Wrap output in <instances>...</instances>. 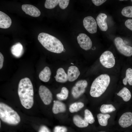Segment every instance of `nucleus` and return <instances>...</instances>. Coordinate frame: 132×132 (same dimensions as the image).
I'll use <instances>...</instances> for the list:
<instances>
[{"mask_svg":"<svg viewBox=\"0 0 132 132\" xmlns=\"http://www.w3.org/2000/svg\"><path fill=\"white\" fill-rule=\"evenodd\" d=\"M18 93L22 106L27 109L31 108L34 103V92L32 83L29 78L26 77L20 80Z\"/></svg>","mask_w":132,"mask_h":132,"instance_id":"1","label":"nucleus"},{"mask_svg":"<svg viewBox=\"0 0 132 132\" xmlns=\"http://www.w3.org/2000/svg\"><path fill=\"white\" fill-rule=\"evenodd\" d=\"M38 39L42 45L51 52L60 53L63 51L64 46L60 40L55 37L45 33H41Z\"/></svg>","mask_w":132,"mask_h":132,"instance_id":"2","label":"nucleus"},{"mask_svg":"<svg viewBox=\"0 0 132 132\" xmlns=\"http://www.w3.org/2000/svg\"><path fill=\"white\" fill-rule=\"evenodd\" d=\"M110 78L107 74H101L93 81L91 87L90 94L94 97L101 96L105 91L110 84Z\"/></svg>","mask_w":132,"mask_h":132,"instance_id":"3","label":"nucleus"},{"mask_svg":"<svg viewBox=\"0 0 132 132\" xmlns=\"http://www.w3.org/2000/svg\"><path fill=\"white\" fill-rule=\"evenodd\" d=\"M0 118L8 124L15 125L20 121V117L11 107L3 103H0Z\"/></svg>","mask_w":132,"mask_h":132,"instance_id":"4","label":"nucleus"},{"mask_svg":"<svg viewBox=\"0 0 132 132\" xmlns=\"http://www.w3.org/2000/svg\"><path fill=\"white\" fill-rule=\"evenodd\" d=\"M114 41L117 49L121 54L127 56L132 55V47L126 44L121 38L116 37Z\"/></svg>","mask_w":132,"mask_h":132,"instance_id":"5","label":"nucleus"},{"mask_svg":"<svg viewBox=\"0 0 132 132\" xmlns=\"http://www.w3.org/2000/svg\"><path fill=\"white\" fill-rule=\"evenodd\" d=\"M101 64L105 67L110 68L113 67L115 64V58L112 53L109 51L104 52L100 57Z\"/></svg>","mask_w":132,"mask_h":132,"instance_id":"6","label":"nucleus"},{"mask_svg":"<svg viewBox=\"0 0 132 132\" xmlns=\"http://www.w3.org/2000/svg\"><path fill=\"white\" fill-rule=\"evenodd\" d=\"M88 84L87 82L85 80H81L77 81L72 89V94L73 97L77 98L83 94L85 91Z\"/></svg>","mask_w":132,"mask_h":132,"instance_id":"7","label":"nucleus"},{"mask_svg":"<svg viewBox=\"0 0 132 132\" xmlns=\"http://www.w3.org/2000/svg\"><path fill=\"white\" fill-rule=\"evenodd\" d=\"M39 93L41 98L45 104L48 105L51 103L52 99V95L47 87L44 86H40Z\"/></svg>","mask_w":132,"mask_h":132,"instance_id":"8","label":"nucleus"},{"mask_svg":"<svg viewBox=\"0 0 132 132\" xmlns=\"http://www.w3.org/2000/svg\"><path fill=\"white\" fill-rule=\"evenodd\" d=\"M83 25L87 30L89 33L93 34L97 32V23L94 18L90 16L85 17L83 20Z\"/></svg>","mask_w":132,"mask_h":132,"instance_id":"9","label":"nucleus"},{"mask_svg":"<svg viewBox=\"0 0 132 132\" xmlns=\"http://www.w3.org/2000/svg\"><path fill=\"white\" fill-rule=\"evenodd\" d=\"M78 43L81 48L85 50L90 49L92 47V43L90 38L86 34L81 33L77 36Z\"/></svg>","mask_w":132,"mask_h":132,"instance_id":"10","label":"nucleus"},{"mask_svg":"<svg viewBox=\"0 0 132 132\" xmlns=\"http://www.w3.org/2000/svg\"><path fill=\"white\" fill-rule=\"evenodd\" d=\"M22 10L26 14L32 16L37 17L40 16L41 12L35 6L31 5L24 4L22 5Z\"/></svg>","mask_w":132,"mask_h":132,"instance_id":"11","label":"nucleus"},{"mask_svg":"<svg viewBox=\"0 0 132 132\" xmlns=\"http://www.w3.org/2000/svg\"><path fill=\"white\" fill-rule=\"evenodd\" d=\"M119 123L122 127H128L132 125V113L127 112L123 113L119 121Z\"/></svg>","mask_w":132,"mask_h":132,"instance_id":"12","label":"nucleus"},{"mask_svg":"<svg viewBox=\"0 0 132 132\" xmlns=\"http://www.w3.org/2000/svg\"><path fill=\"white\" fill-rule=\"evenodd\" d=\"M107 16L105 14L100 13L97 16L96 21L97 24L100 30L105 31L108 29L107 24L106 22Z\"/></svg>","mask_w":132,"mask_h":132,"instance_id":"13","label":"nucleus"},{"mask_svg":"<svg viewBox=\"0 0 132 132\" xmlns=\"http://www.w3.org/2000/svg\"><path fill=\"white\" fill-rule=\"evenodd\" d=\"M12 21L10 17L7 14L0 11V28L7 29L11 25Z\"/></svg>","mask_w":132,"mask_h":132,"instance_id":"14","label":"nucleus"},{"mask_svg":"<svg viewBox=\"0 0 132 132\" xmlns=\"http://www.w3.org/2000/svg\"><path fill=\"white\" fill-rule=\"evenodd\" d=\"M80 74V72L78 68L75 66H71L68 68L67 70L68 80L73 82L78 78Z\"/></svg>","mask_w":132,"mask_h":132,"instance_id":"15","label":"nucleus"},{"mask_svg":"<svg viewBox=\"0 0 132 132\" xmlns=\"http://www.w3.org/2000/svg\"><path fill=\"white\" fill-rule=\"evenodd\" d=\"M12 55L15 57L19 58L22 55L24 52L23 46L20 42H18L13 45L11 48Z\"/></svg>","mask_w":132,"mask_h":132,"instance_id":"16","label":"nucleus"},{"mask_svg":"<svg viewBox=\"0 0 132 132\" xmlns=\"http://www.w3.org/2000/svg\"><path fill=\"white\" fill-rule=\"evenodd\" d=\"M56 73V74L55 77L57 82L64 83L66 82L68 80L67 74L63 68H59L57 70Z\"/></svg>","mask_w":132,"mask_h":132,"instance_id":"17","label":"nucleus"},{"mask_svg":"<svg viewBox=\"0 0 132 132\" xmlns=\"http://www.w3.org/2000/svg\"><path fill=\"white\" fill-rule=\"evenodd\" d=\"M52 108V111L55 114L64 112L66 110L65 104L58 100H54Z\"/></svg>","mask_w":132,"mask_h":132,"instance_id":"18","label":"nucleus"},{"mask_svg":"<svg viewBox=\"0 0 132 132\" xmlns=\"http://www.w3.org/2000/svg\"><path fill=\"white\" fill-rule=\"evenodd\" d=\"M51 74V71L49 68L46 66L40 72L39 77L41 80L47 82L49 80Z\"/></svg>","mask_w":132,"mask_h":132,"instance_id":"19","label":"nucleus"},{"mask_svg":"<svg viewBox=\"0 0 132 132\" xmlns=\"http://www.w3.org/2000/svg\"><path fill=\"white\" fill-rule=\"evenodd\" d=\"M73 120L74 124L78 127L84 128L87 127L88 125V123L78 115H75Z\"/></svg>","mask_w":132,"mask_h":132,"instance_id":"20","label":"nucleus"},{"mask_svg":"<svg viewBox=\"0 0 132 132\" xmlns=\"http://www.w3.org/2000/svg\"><path fill=\"white\" fill-rule=\"evenodd\" d=\"M117 95L121 97L125 101H128L131 99V95L129 90L126 88H123L117 93Z\"/></svg>","mask_w":132,"mask_h":132,"instance_id":"21","label":"nucleus"},{"mask_svg":"<svg viewBox=\"0 0 132 132\" xmlns=\"http://www.w3.org/2000/svg\"><path fill=\"white\" fill-rule=\"evenodd\" d=\"M110 116L108 114L99 113L97 115L98 122L100 125L106 126L108 124V120L110 118Z\"/></svg>","mask_w":132,"mask_h":132,"instance_id":"22","label":"nucleus"},{"mask_svg":"<svg viewBox=\"0 0 132 132\" xmlns=\"http://www.w3.org/2000/svg\"><path fill=\"white\" fill-rule=\"evenodd\" d=\"M127 82L130 85H132V69L131 68L126 70V77L123 80V83L124 85H126Z\"/></svg>","mask_w":132,"mask_h":132,"instance_id":"23","label":"nucleus"},{"mask_svg":"<svg viewBox=\"0 0 132 132\" xmlns=\"http://www.w3.org/2000/svg\"><path fill=\"white\" fill-rule=\"evenodd\" d=\"M84 106V104L81 102H76L72 104L69 108V110L71 113L77 112Z\"/></svg>","mask_w":132,"mask_h":132,"instance_id":"24","label":"nucleus"},{"mask_svg":"<svg viewBox=\"0 0 132 132\" xmlns=\"http://www.w3.org/2000/svg\"><path fill=\"white\" fill-rule=\"evenodd\" d=\"M116 110L114 107L111 104H103L100 108V110L102 113L110 112Z\"/></svg>","mask_w":132,"mask_h":132,"instance_id":"25","label":"nucleus"},{"mask_svg":"<svg viewBox=\"0 0 132 132\" xmlns=\"http://www.w3.org/2000/svg\"><path fill=\"white\" fill-rule=\"evenodd\" d=\"M84 120L88 123H94L95 121L94 118L91 112L89 110L86 109L84 111Z\"/></svg>","mask_w":132,"mask_h":132,"instance_id":"26","label":"nucleus"},{"mask_svg":"<svg viewBox=\"0 0 132 132\" xmlns=\"http://www.w3.org/2000/svg\"><path fill=\"white\" fill-rule=\"evenodd\" d=\"M68 93V91L67 88L65 87H62L60 93L56 95L57 99L60 100H65L67 98Z\"/></svg>","mask_w":132,"mask_h":132,"instance_id":"27","label":"nucleus"},{"mask_svg":"<svg viewBox=\"0 0 132 132\" xmlns=\"http://www.w3.org/2000/svg\"><path fill=\"white\" fill-rule=\"evenodd\" d=\"M121 13L123 16L125 17L132 18V6L124 8L121 11Z\"/></svg>","mask_w":132,"mask_h":132,"instance_id":"28","label":"nucleus"},{"mask_svg":"<svg viewBox=\"0 0 132 132\" xmlns=\"http://www.w3.org/2000/svg\"><path fill=\"white\" fill-rule=\"evenodd\" d=\"M58 3V0H45L44 6L48 9H52L55 7Z\"/></svg>","mask_w":132,"mask_h":132,"instance_id":"29","label":"nucleus"},{"mask_svg":"<svg viewBox=\"0 0 132 132\" xmlns=\"http://www.w3.org/2000/svg\"><path fill=\"white\" fill-rule=\"evenodd\" d=\"M58 4L60 7L62 9H66L69 4V0H58Z\"/></svg>","mask_w":132,"mask_h":132,"instance_id":"30","label":"nucleus"},{"mask_svg":"<svg viewBox=\"0 0 132 132\" xmlns=\"http://www.w3.org/2000/svg\"><path fill=\"white\" fill-rule=\"evenodd\" d=\"M67 129L65 126H55L54 129V132H67Z\"/></svg>","mask_w":132,"mask_h":132,"instance_id":"31","label":"nucleus"},{"mask_svg":"<svg viewBox=\"0 0 132 132\" xmlns=\"http://www.w3.org/2000/svg\"><path fill=\"white\" fill-rule=\"evenodd\" d=\"M125 24L127 27L132 31V19H129L126 21Z\"/></svg>","mask_w":132,"mask_h":132,"instance_id":"32","label":"nucleus"},{"mask_svg":"<svg viewBox=\"0 0 132 132\" xmlns=\"http://www.w3.org/2000/svg\"><path fill=\"white\" fill-rule=\"evenodd\" d=\"M106 0H92L93 3L96 6H100L105 2Z\"/></svg>","mask_w":132,"mask_h":132,"instance_id":"33","label":"nucleus"},{"mask_svg":"<svg viewBox=\"0 0 132 132\" xmlns=\"http://www.w3.org/2000/svg\"><path fill=\"white\" fill-rule=\"evenodd\" d=\"M38 132H50V131L47 127L43 125L41 127Z\"/></svg>","mask_w":132,"mask_h":132,"instance_id":"34","label":"nucleus"},{"mask_svg":"<svg viewBox=\"0 0 132 132\" xmlns=\"http://www.w3.org/2000/svg\"><path fill=\"white\" fill-rule=\"evenodd\" d=\"M4 58L2 54L0 53V69H1L2 67L4 61Z\"/></svg>","mask_w":132,"mask_h":132,"instance_id":"35","label":"nucleus"},{"mask_svg":"<svg viewBox=\"0 0 132 132\" xmlns=\"http://www.w3.org/2000/svg\"><path fill=\"white\" fill-rule=\"evenodd\" d=\"M65 51H66L65 49L64 48L63 50V51L65 52Z\"/></svg>","mask_w":132,"mask_h":132,"instance_id":"36","label":"nucleus"},{"mask_svg":"<svg viewBox=\"0 0 132 132\" xmlns=\"http://www.w3.org/2000/svg\"><path fill=\"white\" fill-rule=\"evenodd\" d=\"M131 1H132V0H131Z\"/></svg>","mask_w":132,"mask_h":132,"instance_id":"37","label":"nucleus"}]
</instances>
